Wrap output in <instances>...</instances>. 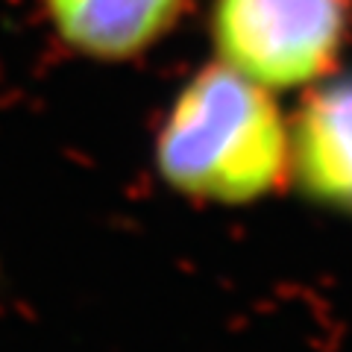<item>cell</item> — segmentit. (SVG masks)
Segmentation results:
<instances>
[{
  "label": "cell",
  "instance_id": "6da1fadb",
  "mask_svg": "<svg viewBox=\"0 0 352 352\" xmlns=\"http://www.w3.org/2000/svg\"><path fill=\"white\" fill-rule=\"evenodd\" d=\"M162 179L191 200L241 206L291 182V129L276 94L212 62L176 94L156 135Z\"/></svg>",
  "mask_w": 352,
  "mask_h": 352
},
{
  "label": "cell",
  "instance_id": "7a4b0ae2",
  "mask_svg": "<svg viewBox=\"0 0 352 352\" xmlns=\"http://www.w3.org/2000/svg\"><path fill=\"white\" fill-rule=\"evenodd\" d=\"M220 65L267 91L311 88L338 71L352 38V0H214Z\"/></svg>",
  "mask_w": 352,
  "mask_h": 352
},
{
  "label": "cell",
  "instance_id": "3957f363",
  "mask_svg": "<svg viewBox=\"0 0 352 352\" xmlns=\"http://www.w3.org/2000/svg\"><path fill=\"white\" fill-rule=\"evenodd\" d=\"M288 129L291 182L314 203L352 214V76L314 82Z\"/></svg>",
  "mask_w": 352,
  "mask_h": 352
},
{
  "label": "cell",
  "instance_id": "277c9868",
  "mask_svg": "<svg viewBox=\"0 0 352 352\" xmlns=\"http://www.w3.org/2000/svg\"><path fill=\"white\" fill-rule=\"evenodd\" d=\"M71 50L97 62H126L170 36L191 0H41Z\"/></svg>",
  "mask_w": 352,
  "mask_h": 352
}]
</instances>
